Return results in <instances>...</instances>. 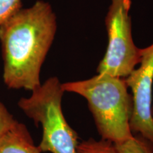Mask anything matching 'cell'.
I'll list each match as a JSON object with an SVG mask.
<instances>
[{"label": "cell", "mask_w": 153, "mask_h": 153, "mask_svg": "<svg viewBox=\"0 0 153 153\" xmlns=\"http://www.w3.org/2000/svg\"><path fill=\"white\" fill-rule=\"evenodd\" d=\"M56 31V15L43 0L21 9L0 25L3 81L9 89L32 91L41 85V68Z\"/></svg>", "instance_id": "obj_1"}, {"label": "cell", "mask_w": 153, "mask_h": 153, "mask_svg": "<svg viewBox=\"0 0 153 153\" xmlns=\"http://www.w3.org/2000/svg\"><path fill=\"white\" fill-rule=\"evenodd\" d=\"M63 90L87 101L101 139L120 144L133 136L130 127L133 97L125 79L97 74L89 79L62 84Z\"/></svg>", "instance_id": "obj_2"}, {"label": "cell", "mask_w": 153, "mask_h": 153, "mask_svg": "<svg viewBox=\"0 0 153 153\" xmlns=\"http://www.w3.org/2000/svg\"><path fill=\"white\" fill-rule=\"evenodd\" d=\"M65 91L57 76H51L22 97L18 106L36 126L41 124L43 135L38 145L41 152L76 153L79 145L77 133L69 125L62 109Z\"/></svg>", "instance_id": "obj_3"}, {"label": "cell", "mask_w": 153, "mask_h": 153, "mask_svg": "<svg viewBox=\"0 0 153 153\" xmlns=\"http://www.w3.org/2000/svg\"><path fill=\"white\" fill-rule=\"evenodd\" d=\"M131 0H111L105 19L108 35L106 51L97 73L126 79L140 62V48L132 36L129 11Z\"/></svg>", "instance_id": "obj_4"}, {"label": "cell", "mask_w": 153, "mask_h": 153, "mask_svg": "<svg viewBox=\"0 0 153 153\" xmlns=\"http://www.w3.org/2000/svg\"><path fill=\"white\" fill-rule=\"evenodd\" d=\"M140 66L125 79L133 97L130 127L133 135H140L153 144V43L140 48Z\"/></svg>", "instance_id": "obj_5"}, {"label": "cell", "mask_w": 153, "mask_h": 153, "mask_svg": "<svg viewBox=\"0 0 153 153\" xmlns=\"http://www.w3.org/2000/svg\"><path fill=\"white\" fill-rule=\"evenodd\" d=\"M0 153H42L24 124L18 121L0 140Z\"/></svg>", "instance_id": "obj_6"}, {"label": "cell", "mask_w": 153, "mask_h": 153, "mask_svg": "<svg viewBox=\"0 0 153 153\" xmlns=\"http://www.w3.org/2000/svg\"><path fill=\"white\" fill-rule=\"evenodd\" d=\"M118 153H153V144L140 135L133 136L120 144H115Z\"/></svg>", "instance_id": "obj_7"}, {"label": "cell", "mask_w": 153, "mask_h": 153, "mask_svg": "<svg viewBox=\"0 0 153 153\" xmlns=\"http://www.w3.org/2000/svg\"><path fill=\"white\" fill-rule=\"evenodd\" d=\"M76 153H118V151L110 141L89 138L79 143Z\"/></svg>", "instance_id": "obj_8"}, {"label": "cell", "mask_w": 153, "mask_h": 153, "mask_svg": "<svg viewBox=\"0 0 153 153\" xmlns=\"http://www.w3.org/2000/svg\"><path fill=\"white\" fill-rule=\"evenodd\" d=\"M17 122L0 100V140L12 130Z\"/></svg>", "instance_id": "obj_9"}, {"label": "cell", "mask_w": 153, "mask_h": 153, "mask_svg": "<svg viewBox=\"0 0 153 153\" xmlns=\"http://www.w3.org/2000/svg\"><path fill=\"white\" fill-rule=\"evenodd\" d=\"M22 9V0H0V25Z\"/></svg>", "instance_id": "obj_10"}, {"label": "cell", "mask_w": 153, "mask_h": 153, "mask_svg": "<svg viewBox=\"0 0 153 153\" xmlns=\"http://www.w3.org/2000/svg\"><path fill=\"white\" fill-rule=\"evenodd\" d=\"M152 117H153V105H152Z\"/></svg>", "instance_id": "obj_11"}]
</instances>
